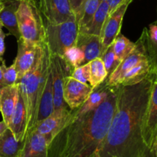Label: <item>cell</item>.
I'll use <instances>...</instances> for the list:
<instances>
[{
  "instance_id": "6da1fadb",
  "label": "cell",
  "mask_w": 157,
  "mask_h": 157,
  "mask_svg": "<svg viewBox=\"0 0 157 157\" xmlns=\"http://www.w3.org/2000/svg\"><path fill=\"white\" fill-rule=\"evenodd\" d=\"M154 74L132 85H119L116 110L98 157H154L147 147L143 125Z\"/></svg>"
},
{
  "instance_id": "7a4b0ae2",
  "label": "cell",
  "mask_w": 157,
  "mask_h": 157,
  "mask_svg": "<svg viewBox=\"0 0 157 157\" xmlns=\"http://www.w3.org/2000/svg\"><path fill=\"white\" fill-rule=\"evenodd\" d=\"M119 85L110 87L104 101L95 110L80 115L54 139L59 144L56 157H98L116 110Z\"/></svg>"
},
{
  "instance_id": "3957f363",
  "label": "cell",
  "mask_w": 157,
  "mask_h": 157,
  "mask_svg": "<svg viewBox=\"0 0 157 157\" xmlns=\"http://www.w3.org/2000/svg\"><path fill=\"white\" fill-rule=\"evenodd\" d=\"M50 64L51 54L46 44L41 63L36 68L25 74L18 82L27 112V132L35 127L40 98L50 71Z\"/></svg>"
},
{
  "instance_id": "277c9868",
  "label": "cell",
  "mask_w": 157,
  "mask_h": 157,
  "mask_svg": "<svg viewBox=\"0 0 157 157\" xmlns=\"http://www.w3.org/2000/svg\"><path fill=\"white\" fill-rule=\"evenodd\" d=\"M16 16L22 39L39 44L46 42L44 21L35 0H19Z\"/></svg>"
},
{
  "instance_id": "5b68a950",
  "label": "cell",
  "mask_w": 157,
  "mask_h": 157,
  "mask_svg": "<svg viewBox=\"0 0 157 157\" xmlns=\"http://www.w3.org/2000/svg\"><path fill=\"white\" fill-rule=\"evenodd\" d=\"M44 25L46 44L52 55L63 57L68 48L75 45L79 33L76 18L59 24L44 22Z\"/></svg>"
},
{
  "instance_id": "8992f818",
  "label": "cell",
  "mask_w": 157,
  "mask_h": 157,
  "mask_svg": "<svg viewBox=\"0 0 157 157\" xmlns=\"http://www.w3.org/2000/svg\"><path fill=\"white\" fill-rule=\"evenodd\" d=\"M45 49L46 42H29L21 38L18 40V52L14 61L18 72V84L25 74L38 67L44 57Z\"/></svg>"
},
{
  "instance_id": "52a82bcc",
  "label": "cell",
  "mask_w": 157,
  "mask_h": 157,
  "mask_svg": "<svg viewBox=\"0 0 157 157\" xmlns=\"http://www.w3.org/2000/svg\"><path fill=\"white\" fill-rule=\"evenodd\" d=\"M73 120L71 110L67 108H62L54 110L48 117L37 123L32 130L43 135L50 146L54 139Z\"/></svg>"
},
{
  "instance_id": "ba28073f",
  "label": "cell",
  "mask_w": 157,
  "mask_h": 157,
  "mask_svg": "<svg viewBox=\"0 0 157 157\" xmlns=\"http://www.w3.org/2000/svg\"><path fill=\"white\" fill-rule=\"evenodd\" d=\"M51 54V53H50ZM51 73L52 78L54 93V110L67 108L63 98V85L64 78L71 76L73 69L67 64L64 59L58 55L51 54Z\"/></svg>"
},
{
  "instance_id": "9c48e42d",
  "label": "cell",
  "mask_w": 157,
  "mask_h": 157,
  "mask_svg": "<svg viewBox=\"0 0 157 157\" xmlns=\"http://www.w3.org/2000/svg\"><path fill=\"white\" fill-rule=\"evenodd\" d=\"M145 59H148V58L144 36L141 35L140 38L135 43L133 51L121 61L114 71L107 77L105 80L106 84L110 87L119 85L124 75L136 64Z\"/></svg>"
},
{
  "instance_id": "30bf717a",
  "label": "cell",
  "mask_w": 157,
  "mask_h": 157,
  "mask_svg": "<svg viewBox=\"0 0 157 157\" xmlns=\"http://www.w3.org/2000/svg\"><path fill=\"white\" fill-rule=\"evenodd\" d=\"M38 7L44 22L59 24L76 18L69 0H38Z\"/></svg>"
},
{
  "instance_id": "8fae6325",
  "label": "cell",
  "mask_w": 157,
  "mask_h": 157,
  "mask_svg": "<svg viewBox=\"0 0 157 157\" xmlns=\"http://www.w3.org/2000/svg\"><path fill=\"white\" fill-rule=\"evenodd\" d=\"M153 74L154 78L153 87L143 125V136L144 141L151 151L152 154V150L157 133V73Z\"/></svg>"
},
{
  "instance_id": "7c38bea8",
  "label": "cell",
  "mask_w": 157,
  "mask_h": 157,
  "mask_svg": "<svg viewBox=\"0 0 157 157\" xmlns=\"http://www.w3.org/2000/svg\"><path fill=\"white\" fill-rule=\"evenodd\" d=\"M93 90L89 84L80 82L71 76H67L64 78L63 85L64 101L70 110H75L85 102Z\"/></svg>"
},
{
  "instance_id": "4fadbf2b",
  "label": "cell",
  "mask_w": 157,
  "mask_h": 157,
  "mask_svg": "<svg viewBox=\"0 0 157 157\" xmlns=\"http://www.w3.org/2000/svg\"><path fill=\"white\" fill-rule=\"evenodd\" d=\"M133 0H126L117 9L108 15L101 34L102 53L110 45L121 33L122 21L129 5Z\"/></svg>"
},
{
  "instance_id": "5bb4252c",
  "label": "cell",
  "mask_w": 157,
  "mask_h": 157,
  "mask_svg": "<svg viewBox=\"0 0 157 157\" xmlns=\"http://www.w3.org/2000/svg\"><path fill=\"white\" fill-rule=\"evenodd\" d=\"M49 147L43 135L31 130L26 133L18 157H49Z\"/></svg>"
},
{
  "instance_id": "9a60e30c",
  "label": "cell",
  "mask_w": 157,
  "mask_h": 157,
  "mask_svg": "<svg viewBox=\"0 0 157 157\" xmlns=\"http://www.w3.org/2000/svg\"><path fill=\"white\" fill-rule=\"evenodd\" d=\"M9 128L12 130L17 140H24L27 132V112L19 86L18 100L12 113Z\"/></svg>"
},
{
  "instance_id": "2e32d148",
  "label": "cell",
  "mask_w": 157,
  "mask_h": 157,
  "mask_svg": "<svg viewBox=\"0 0 157 157\" xmlns=\"http://www.w3.org/2000/svg\"><path fill=\"white\" fill-rule=\"evenodd\" d=\"M75 45L84 53V64L90 62L94 58H100L102 54V42L101 37L98 35L79 32Z\"/></svg>"
},
{
  "instance_id": "e0dca14e",
  "label": "cell",
  "mask_w": 157,
  "mask_h": 157,
  "mask_svg": "<svg viewBox=\"0 0 157 157\" xmlns=\"http://www.w3.org/2000/svg\"><path fill=\"white\" fill-rule=\"evenodd\" d=\"M4 6L0 11V23L9 30V33L16 38H21L17 21L16 12L19 0H2Z\"/></svg>"
},
{
  "instance_id": "ac0fdd59",
  "label": "cell",
  "mask_w": 157,
  "mask_h": 157,
  "mask_svg": "<svg viewBox=\"0 0 157 157\" xmlns=\"http://www.w3.org/2000/svg\"><path fill=\"white\" fill-rule=\"evenodd\" d=\"M18 96V84L0 89V111L9 127Z\"/></svg>"
},
{
  "instance_id": "d6986e66",
  "label": "cell",
  "mask_w": 157,
  "mask_h": 157,
  "mask_svg": "<svg viewBox=\"0 0 157 157\" xmlns=\"http://www.w3.org/2000/svg\"><path fill=\"white\" fill-rule=\"evenodd\" d=\"M110 87V86L107 85L105 81L98 87H94L89 98L86 100L85 102L81 107L75 109V110H71L72 112L73 117L75 118L80 115L89 113V112L95 110L107 98Z\"/></svg>"
},
{
  "instance_id": "ffe728a7",
  "label": "cell",
  "mask_w": 157,
  "mask_h": 157,
  "mask_svg": "<svg viewBox=\"0 0 157 157\" xmlns=\"http://www.w3.org/2000/svg\"><path fill=\"white\" fill-rule=\"evenodd\" d=\"M54 108L55 105H54L53 85H52V78L50 67V71L48 75L45 84L40 98L35 124L48 117L54 111Z\"/></svg>"
},
{
  "instance_id": "44dd1931",
  "label": "cell",
  "mask_w": 157,
  "mask_h": 157,
  "mask_svg": "<svg viewBox=\"0 0 157 157\" xmlns=\"http://www.w3.org/2000/svg\"><path fill=\"white\" fill-rule=\"evenodd\" d=\"M23 141L17 140L12 130L8 128L0 135V157L19 156Z\"/></svg>"
},
{
  "instance_id": "7402d4cb",
  "label": "cell",
  "mask_w": 157,
  "mask_h": 157,
  "mask_svg": "<svg viewBox=\"0 0 157 157\" xmlns=\"http://www.w3.org/2000/svg\"><path fill=\"white\" fill-rule=\"evenodd\" d=\"M150 72L151 66L149 60H143L124 75L119 85H132L140 82L150 75Z\"/></svg>"
},
{
  "instance_id": "603a6c76",
  "label": "cell",
  "mask_w": 157,
  "mask_h": 157,
  "mask_svg": "<svg viewBox=\"0 0 157 157\" xmlns=\"http://www.w3.org/2000/svg\"><path fill=\"white\" fill-rule=\"evenodd\" d=\"M109 9H110V6H109L108 3L105 0H102L99 7L97 9L90 25L82 32L93 34V35H98L101 37L103 26L109 15Z\"/></svg>"
},
{
  "instance_id": "cb8c5ba5",
  "label": "cell",
  "mask_w": 157,
  "mask_h": 157,
  "mask_svg": "<svg viewBox=\"0 0 157 157\" xmlns=\"http://www.w3.org/2000/svg\"><path fill=\"white\" fill-rule=\"evenodd\" d=\"M102 0H85L80 14L77 17L79 32H82L88 27Z\"/></svg>"
},
{
  "instance_id": "d4e9b609",
  "label": "cell",
  "mask_w": 157,
  "mask_h": 157,
  "mask_svg": "<svg viewBox=\"0 0 157 157\" xmlns=\"http://www.w3.org/2000/svg\"><path fill=\"white\" fill-rule=\"evenodd\" d=\"M88 63L90 66V78L88 83L90 86L94 88L105 81L107 78V72L101 58H94Z\"/></svg>"
},
{
  "instance_id": "484cf974",
  "label": "cell",
  "mask_w": 157,
  "mask_h": 157,
  "mask_svg": "<svg viewBox=\"0 0 157 157\" xmlns=\"http://www.w3.org/2000/svg\"><path fill=\"white\" fill-rule=\"evenodd\" d=\"M112 46L117 58L122 61L134 48L135 43L120 34L112 43Z\"/></svg>"
},
{
  "instance_id": "4316f807",
  "label": "cell",
  "mask_w": 157,
  "mask_h": 157,
  "mask_svg": "<svg viewBox=\"0 0 157 157\" xmlns=\"http://www.w3.org/2000/svg\"><path fill=\"white\" fill-rule=\"evenodd\" d=\"M61 58H64V61L73 70L75 67L83 65L84 64V53L76 45L68 48L64 52V55Z\"/></svg>"
},
{
  "instance_id": "83f0119b",
  "label": "cell",
  "mask_w": 157,
  "mask_h": 157,
  "mask_svg": "<svg viewBox=\"0 0 157 157\" xmlns=\"http://www.w3.org/2000/svg\"><path fill=\"white\" fill-rule=\"evenodd\" d=\"M100 58L102 59L103 62H104V66H105V68L107 72V77H108L109 75H111V74L114 71L115 69L119 66V64H121V61L117 58L116 55L114 54L112 44H110V45L109 46L102 54H101Z\"/></svg>"
},
{
  "instance_id": "f1b7e54d",
  "label": "cell",
  "mask_w": 157,
  "mask_h": 157,
  "mask_svg": "<svg viewBox=\"0 0 157 157\" xmlns=\"http://www.w3.org/2000/svg\"><path fill=\"white\" fill-rule=\"evenodd\" d=\"M1 61L2 64L0 65V67H1L5 85L12 86L18 84V72H17L15 62H13V64L9 67H6L4 60Z\"/></svg>"
},
{
  "instance_id": "f546056e",
  "label": "cell",
  "mask_w": 157,
  "mask_h": 157,
  "mask_svg": "<svg viewBox=\"0 0 157 157\" xmlns=\"http://www.w3.org/2000/svg\"><path fill=\"white\" fill-rule=\"evenodd\" d=\"M71 76L80 82L87 84L90 78V66L89 63L75 67Z\"/></svg>"
},
{
  "instance_id": "4dcf8cb0",
  "label": "cell",
  "mask_w": 157,
  "mask_h": 157,
  "mask_svg": "<svg viewBox=\"0 0 157 157\" xmlns=\"http://www.w3.org/2000/svg\"><path fill=\"white\" fill-rule=\"evenodd\" d=\"M147 58L151 66V72L157 73V50L147 54Z\"/></svg>"
},
{
  "instance_id": "1f68e13d",
  "label": "cell",
  "mask_w": 157,
  "mask_h": 157,
  "mask_svg": "<svg viewBox=\"0 0 157 157\" xmlns=\"http://www.w3.org/2000/svg\"><path fill=\"white\" fill-rule=\"evenodd\" d=\"M69 2H70L71 6L72 9H73L77 18V17L78 16V15L81 12V8H82L85 0H69Z\"/></svg>"
},
{
  "instance_id": "d6a6232c",
  "label": "cell",
  "mask_w": 157,
  "mask_h": 157,
  "mask_svg": "<svg viewBox=\"0 0 157 157\" xmlns=\"http://www.w3.org/2000/svg\"><path fill=\"white\" fill-rule=\"evenodd\" d=\"M5 38H6V34L3 32L2 29H0V61H2L3 55L5 53Z\"/></svg>"
},
{
  "instance_id": "836d02e7",
  "label": "cell",
  "mask_w": 157,
  "mask_h": 157,
  "mask_svg": "<svg viewBox=\"0 0 157 157\" xmlns=\"http://www.w3.org/2000/svg\"><path fill=\"white\" fill-rule=\"evenodd\" d=\"M125 1L126 0H111L110 5H109V6H110V9H109V15L111 14L115 9H117V8Z\"/></svg>"
},
{
  "instance_id": "e575fe53",
  "label": "cell",
  "mask_w": 157,
  "mask_h": 157,
  "mask_svg": "<svg viewBox=\"0 0 157 157\" xmlns=\"http://www.w3.org/2000/svg\"><path fill=\"white\" fill-rule=\"evenodd\" d=\"M8 128H9V127H8V125L6 124V123L4 121H1V122H0V135H1L2 133H4Z\"/></svg>"
},
{
  "instance_id": "d590c367",
  "label": "cell",
  "mask_w": 157,
  "mask_h": 157,
  "mask_svg": "<svg viewBox=\"0 0 157 157\" xmlns=\"http://www.w3.org/2000/svg\"><path fill=\"white\" fill-rule=\"evenodd\" d=\"M152 152H153V156H154V157H156V155H157V133H156V139H155L154 144H153V150H152Z\"/></svg>"
},
{
  "instance_id": "8d00e7d4",
  "label": "cell",
  "mask_w": 157,
  "mask_h": 157,
  "mask_svg": "<svg viewBox=\"0 0 157 157\" xmlns=\"http://www.w3.org/2000/svg\"><path fill=\"white\" fill-rule=\"evenodd\" d=\"M6 87L4 84V81H3V78H2V70H1V67H0V89H2V87Z\"/></svg>"
},
{
  "instance_id": "74e56055",
  "label": "cell",
  "mask_w": 157,
  "mask_h": 157,
  "mask_svg": "<svg viewBox=\"0 0 157 157\" xmlns=\"http://www.w3.org/2000/svg\"><path fill=\"white\" fill-rule=\"evenodd\" d=\"M3 6H4V3H3L2 0H0V11L2 10V9L3 8Z\"/></svg>"
},
{
  "instance_id": "f35d334b",
  "label": "cell",
  "mask_w": 157,
  "mask_h": 157,
  "mask_svg": "<svg viewBox=\"0 0 157 157\" xmlns=\"http://www.w3.org/2000/svg\"><path fill=\"white\" fill-rule=\"evenodd\" d=\"M2 27H3V26H2V25L1 23H0V29H2Z\"/></svg>"
},
{
  "instance_id": "ab89813d",
  "label": "cell",
  "mask_w": 157,
  "mask_h": 157,
  "mask_svg": "<svg viewBox=\"0 0 157 157\" xmlns=\"http://www.w3.org/2000/svg\"><path fill=\"white\" fill-rule=\"evenodd\" d=\"M155 22H156V23H157V19H156V21H155Z\"/></svg>"
},
{
  "instance_id": "60d3db41",
  "label": "cell",
  "mask_w": 157,
  "mask_h": 157,
  "mask_svg": "<svg viewBox=\"0 0 157 157\" xmlns=\"http://www.w3.org/2000/svg\"><path fill=\"white\" fill-rule=\"evenodd\" d=\"M156 157H157V155H156Z\"/></svg>"
}]
</instances>
